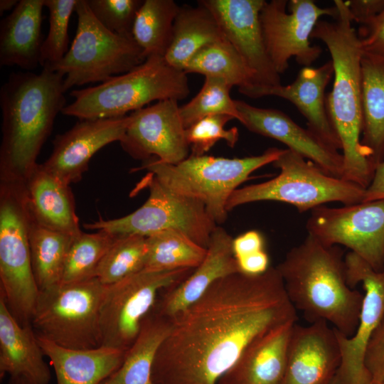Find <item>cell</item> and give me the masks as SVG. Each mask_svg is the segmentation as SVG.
<instances>
[{"label": "cell", "instance_id": "obj_1", "mask_svg": "<svg viewBox=\"0 0 384 384\" xmlns=\"http://www.w3.org/2000/svg\"><path fill=\"white\" fill-rule=\"evenodd\" d=\"M156 354L154 384H218L245 350L270 331L297 321L276 267L215 281L172 318Z\"/></svg>", "mask_w": 384, "mask_h": 384}, {"label": "cell", "instance_id": "obj_2", "mask_svg": "<svg viewBox=\"0 0 384 384\" xmlns=\"http://www.w3.org/2000/svg\"><path fill=\"white\" fill-rule=\"evenodd\" d=\"M338 14L333 21L319 20L311 38L328 48L334 66V82L326 104L331 122L341 144L343 178L366 188L375 169L361 139L363 129L361 56L358 32L353 26L346 1L335 0Z\"/></svg>", "mask_w": 384, "mask_h": 384}, {"label": "cell", "instance_id": "obj_3", "mask_svg": "<svg viewBox=\"0 0 384 384\" xmlns=\"http://www.w3.org/2000/svg\"><path fill=\"white\" fill-rule=\"evenodd\" d=\"M296 310L313 323L324 321L349 337L358 324L363 294L346 280L343 251L307 235L276 267Z\"/></svg>", "mask_w": 384, "mask_h": 384}, {"label": "cell", "instance_id": "obj_4", "mask_svg": "<svg viewBox=\"0 0 384 384\" xmlns=\"http://www.w3.org/2000/svg\"><path fill=\"white\" fill-rule=\"evenodd\" d=\"M64 77L47 68L40 73H12L0 90L1 174L28 178L65 107Z\"/></svg>", "mask_w": 384, "mask_h": 384}, {"label": "cell", "instance_id": "obj_5", "mask_svg": "<svg viewBox=\"0 0 384 384\" xmlns=\"http://www.w3.org/2000/svg\"><path fill=\"white\" fill-rule=\"evenodd\" d=\"M190 90L186 73L160 55H151L130 71L97 85L73 90L72 103L61 113L80 119L119 117L156 100L185 99Z\"/></svg>", "mask_w": 384, "mask_h": 384}, {"label": "cell", "instance_id": "obj_6", "mask_svg": "<svg viewBox=\"0 0 384 384\" xmlns=\"http://www.w3.org/2000/svg\"><path fill=\"white\" fill-rule=\"evenodd\" d=\"M284 151L273 147L260 155L234 159L191 155L176 164L154 157L140 169L149 171L170 190L201 201L211 219L220 224L227 218V203L233 193L253 171L272 164Z\"/></svg>", "mask_w": 384, "mask_h": 384}, {"label": "cell", "instance_id": "obj_7", "mask_svg": "<svg viewBox=\"0 0 384 384\" xmlns=\"http://www.w3.org/2000/svg\"><path fill=\"white\" fill-rule=\"evenodd\" d=\"M0 181V294L19 322L30 324L40 291L31 262L26 181L1 174Z\"/></svg>", "mask_w": 384, "mask_h": 384}, {"label": "cell", "instance_id": "obj_8", "mask_svg": "<svg viewBox=\"0 0 384 384\" xmlns=\"http://www.w3.org/2000/svg\"><path fill=\"white\" fill-rule=\"evenodd\" d=\"M272 164L280 170L279 174L271 180L236 189L228 201V211L263 201L291 204L299 213L330 202L351 205L363 201L366 188L326 174L314 163L288 149Z\"/></svg>", "mask_w": 384, "mask_h": 384}, {"label": "cell", "instance_id": "obj_9", "mask_svg": "<svg viewBox=\"0 0 384 384\" xmlns=\"http://www.w3.org/2000/svg\"><path fill=\"white\" fill-rule=\"evenodd\" d=\"M75 12L78 24L70 48L60 60L43 67L65 77V92L75 86L102 83L146 60L133 38L117 35L97 21L87 0H78Z\"/></svg>", "mask_w": 384, "mask_h": 384}, {"label": "cell", "instance_id": "obj_10", "mask_svg": "<svg viewBox=\"0 0 384 384\" xmlns=\"http://www.w3.org/2000/svg\"><path fill=\"white\" fill-rule=\"evenodd\" d=\"M107 288L95 277L40 292L30 322L36 336L68 348L100 346V315Z\"/></svg>", "mask_w": 384, "mask_h": 384}, {"label": "cell", "instance_id": "obj_11", "mask_svg": "<svg viewBox=\"0 0 384 384\" xmlns=\"http://www.w3.org/2000/svg\"><path fill=\"white\" fill-rule=\"evenodd\" d=\"M149 196L137 210L122 218L85 224L90 230H105L116 235L144 237L167 230L183 233L207 248L217 224L199 201L177 193L152 174L145 180Z\"/></svg>", "mask_w": 384, "mask_h": 384}, {"label": "cell", "instance_id": "obj_12", "mask_svg": "<svg viewBox=\"0 0 384 384\" xmlns=\"http://www.w3.org/2000/svg\"><path fill=\"white\" fill-rule=\"evenodd\" d=\"M193 270H143L107 285L100 315V346L127 351L161 292L181 283Z\"/></svg>", "mask_w": 384, "mask_h": 384}, {"label": "cell", "instance_id": "obj_13", "mask_svg": "<svg viewBox=\"0 0 384 384\" xmlns=\"http://www.w3.org/2000/svg\"><path fill=\"white\" fill-rule=\"evenodd\" d=\"M337 7L322 8L312 0H272L265 1L260 20L266 49L277 72L280 75L295 58L304 67L311 66L320 56L319 46L309 38L320 18H335Z\"/></svg>", "mask_w": 384, "mask_h": 384}, {"label": "cell", "instance_id": "obj_14", "mask_svg": "<svg viewBox=\"0 0 384 384\" xmlns=\"http://www.w3.org/2000/svg\"><path fill=\"white\" fill-rule=\"evenodd\" d=\"M306 228L322 244L343 245L375 271L384 270V200L319 206L311 210Z\"/></svg>", "mask_w": 384, "mask_h": 384}, {"label": "cell", "instance_id": "obj_15", "mask_svg": "<svg viewBox=\"0 0 384 384\" xmlns=\"http://www.w3.org/2000/svg\"><path fill=\"white\" fill-rule=\"evenodd\" d=\"M346 280L364 289L359 321L355 333L347 337L336 331L341 363L333 384H371L365 365L369 341L384 317V270L375 271L363 258L349 252L344 256Z\"/></svg>", "mask_w": 384, "mask_h": 384}, {"label": "cell", "instance_id": "obj_16", "mask_svg": "<svg viewBox=\"0 0 384 384\" xmlns=\"http://www.w3.org/2000/svg\"><path fill=\"white\" fill-rule=\"evenodd\" d=\"M178 101L165 100L132 112L131 122L119 142L132 158L176 164L188 157L190 150Z\"/></svg>", "mask_w": 384, "mask_h": 384}, {"label": "cell", "instance_id": "obj_17", "mask_svg": "<svg viewBox=\"0 0 384 384\" xmlns=\"http://www.w3.org/2000/svg\"><path fill=\"white\" fill-rule=\"evenodd\" d=\"M265 1H198L213 13L225 39L238 53L251 71L253 84L250 87H272L282 84L280 75L275 70L269 57L263 38L260 13Z\"/></svg>", "mask_w": 384, "mask_h": 384}, {"label": "cell", "instance_id": "obj_18", "mask_svg": "<svg viewBox=\"0 0 384 384\" xmlns=\"http://www.w3.org/2000/svg\"><path fill=\"white\" fill-rule=\"evenodd\" d=\"M131 119L129 114L80 119L71 129L55 137L52 153L43 166L66 185L76 183L87 170L97 151L112 142L121 141Z\"/></svg>", "mask_w": 384, "mask_h": 384}, {"label": "cell", "instance_id": "obj_19", "mask_svg": "<svg viewBox=\"0 0 384 384\" xmlns=\"http://www.w3.org/2000/svg\"><path fill=\"white\" fill-rule=\"evenodd\" d=\"M235 103L238 121L249 131L283 143L288 149L314 163L326 174L343 178L342 153L314 132L300 127L280 110L257 107L238 100Z\"/></svg>", "mask_w": 384, "mask_h": 384}, {"label": "cell", "instance_id": "obj_20", "mask_svg": "<svg viewBox=\"0 0 384 384\" xmlns=\"http://www.w3.org/2000/svg\"><path fill=\"white\" fill-rule=\"evenodd\" d=\"M341 363L335 329L324 321L293 325L282 384H333Z\"/></svg>", "mask_w": 384, "mask_h": 384}, {"label": "cell", "instance_id": "obj_21", "mask_svg": "<svg viewBox=\"0 0 384 384\" xmlns=\"http://www.w3.org/2000/svg\"><path fill=\"white\" fill-rule=\"evenodd\" d=\"M334 77L331 60L318 68L303 67L289 85L238 90L250 98L276 96L289 101L307 121V128L341 152V144L329 118L325 90Z\"/></svg>", "mask_w": 384, "mask_h": 384}, {"label": "cell", "instance_id": "obj_22", "mask_svg": "<svg viewBox=\"0 0 384 384\" xmlns=\"http://www.w3.org/2000/svg\"><path fill=\"white\" fill-rule=\"evenodd\" d=\"M231 235L223 228L213 230L203 262L181 283L164 290L153 310L171 319L197 301L218 279L240 272Z\"/></svg>", "mask_w": 384, "mask_h": 384}, {"label": "cell", "instance_id": "obj_23", "mask_svg": "<svg viewBox=\"0 0 384 384\" xmlns=\"http://www.w3.org/2000/svg\"><path fill=\"white\" fill-rule=\"evenodd\" d=\"M31 324H21L0 294V377H21L48 384L50 371Z\"/></svg>", "mask_w": 384, "mask_h": 384}, {"label": "cell", "instance_id": "obj_24", "mask_svg": "<svg viewBox=\"0 0 384 384\" xmlns=\"http://www.w3.org/2000/svg\"><path fill=\"white\" fill-rule=\"evenodd\" d=\"M295 323L284 324L252 342L218 384H282Z\"/></svg>", "mask_w": 384, "mask_h": 384}, {"label": "cell", "instance_id": "obj_25", "mask_svg": "<svg viewBox=\"0 0 384 384\" xmlns=\"http://www.w3.org/2000/svg\"><path fill=\"white\" fill-rule=\"evenodd\" d=\"M44 0H20L0 23V65L31 70L41 65Z\"/></svg>", "mask_w": 384, "mask_h": 384}, {"label": "cell", "instance_id": "obj_26", "mask_svg": "<svg viewBox=\"0 0 384 384\" xmlns=\"http://www.w3.org/2000/svg\"><path fill=\"white\" fill-rule=\"evenodd\" d=\"M26 186L29 210L35 222L74 238L82 233L70 186L38 164L26 180Z\"/></svg>", "mask_w": 384, "mask_h": 384}, {"label": "cell", "instance_id": "obj_27", "mask_svg": "<svg viewBox=\"0 0 384 384\" xmlns=\"http://www.w3.org/2000/svg\"><path fill=\"white\" fill-rule=\"evenodd\" d=\"M37 339L54 368L57 384H99L120 366L126 353L105 346L72 349Z\"/></svg>", "mask_w": 384, "mask_h": 384}, {"label": "cell", "instance_id": "obj_28", "mask_svg": "<svg viewBox=\"0 0 384 384\" xmlns=\"http://www.w3.org/2000/svg\"><path fill=\"white\" fill-rule=\"evenodd\" d=\"M363 129L361 142L375 169L384 159V54L361 56Z\"/></svg>", "mask_w": 384, "mask_h": 384}, {"label": "cell", "instance_id": "obj_29", "mask_svg": "<svg viewBox=\"0 0 384 384\" xmlns=\"http://www.w3.org/2000/svg\"><path fill=\"white\" fill-rule=\"evenodd\" d=\"M213 13L201 3L180 7L170 46L164 55L171 66L183 70L190 60L204 47L225 39Z\"/></svg>", "mask_w": 384, "mask_h": 384}, {"label": "cell", "instance_id": "obj_30", "mask_svg": "<svg viewBox=\"0 0 384 384\" xmlns=\"http://www.w3.org/2000/svg\"><path fill=\"white\" fill-rule=\"evenodd\" d=\"M170 327V319L152 309L144 319L120 366L99 384H154L152 369L156 354Z\"/></svg>", "mask_w": 384, "mask_h": 384}, {"label": "cell", "instance_id": "obj_31", "mask_svg": "<svg viewBox=\"0 0 384 384\" xmlns=\"http://www.w3.org/2000/svg\"><path fill=\"white\" fill-rule=\"evenodd\" d=\"M74 238L43 227L31 217L29 231L31 262L40 292L61 283L67 255Z\"/></svg>", "mask_w": 384, "mask_h": 384}, {"label": "cell", "instance_id": "obj_32", "mask_svg": "<svg viewBox=\"0 0 384 384\" xmlns=\"http://www.w3.org/2000/svg\"><path fill=\"white\" fill-rule=\"evenodd\" d=\"M180 6L173 0H145L139 9L132 37L144 57H164L171 42Z\"/></svg>", "mask_w": 384, "mask_h": 384}, {"label": "cell", "instance_id": "obj_33", "mask_svg": "<svg viewBox=\"0 0 384 384\" xmlns=\"http://www.w3.org/2000/svg\"><path fill=\"white\" fill-rule=\"evenodd\" d=\"M144 270L166 271L195 269L204 260L207 248L177 230H167L146 237Z\"/></svg>", "mask_w": 384, "mask_h": 384}, {"label": "cell", "instance_id": "obj_34", "mask_svg": "<svg viewBox=\"0 0 384 384\" xmlns=\"http://www.w3.org/2000/svg\"><path fill=\"white\" fill-rule=\"evenodd\" d=\"M184 72L219 78L233 87L238 86V90L253 84L251 71L225 38L198 52L188 63Z\"/></svg>", "mask_w": 384, "mask_h": 384}, {"label": "cell", "instance_id": "obj_35", "mask_svg": "<svg viewBox=\"0 0 384 384\" xmlns=\"http://www.w3.org/2000/svg\"><path fill=\"white\" fill-rule=\"evenodd\" d=\"M117 235L105 230L81 233L68 250L62 284L83 281L95 277L96 270Z\"/></svg>", "mask_w": 384, "mask_h": 384}, {"label": "cell", "instance_id": "obj_36", "mask_svg": "<svg viewBox=\"0 0 384 384\" xmlns=\"http://www.w3.org/2000/svg\"><path fill=\"white\" fill-rule=\"evenodd\" d=\"M146 255V237L117 235L100 262L95 277L105 285L115 284L143 270Z\"/></svg>", "mask_w": 384, "mask_h": 384}, {"label": "cell", "instance_id": "obj_37", "mask_svg": "<svg viewBox=\"0 0 384 384\" xmlns=\"http://www.w3.org/2000/svg\"><path fill=\"white\" fill-rule=\"evenodd\" d=\"M232 87L223 80L206 77L198 94L179 107L180 116L186 129L197 121L214 114H228L238 120L235 100L230 96Z\"/></svg>", "mask_w": 384, "mask_h": 384}, {"label": "cell", "instance_id": "obj_38", "mask_svg": "<svg viewBox=\"0 0 384 384\" xmlns=\"http://www.w3.org/2000/svg\"><path fill=\"white\" fill-rule=\"evenodd\" d=\"M78 0H44L49 29L41 46V66L60 60L68 50V25Z\"/></svg>", "mask_w": 384, "mask_h": 384}, {"label": "cell", "instance_id": "obj_39", "mask_svg": "<svg viewBox=\"0 0 384 384\" xmlns=\"http://www.w3.org/2000/svg\"><path fill=\"white\" fill-rule=\"evenodd\" d=\"M228 114H214L206 117L186 129V136L193 156H202L208 151L215 144L224 140L234 147L239 138L237 127L226 129L225 126L234 119Z\"/></svg>", "mask_w": 384, "mask_h": 384}, {"label": "cell", "instance_id": "obj_40", "mask_svg": "<svg viewBox=\"0 0 384 384\" xmlns=\"http://www.w3.org/2000/svg\"><path fill=\"white\" fill-rule=\"evenodd\" d=\"M97 21L110 31L133 38L132 29L141 0H87Z\"/></svg>", "mask_w": 384, "mask_h": 384}, {"label": "cell", "instance_id": "obj_41", "mask_svg": "<svg viewBox=\"0 0 384 384\" xmlns=\"http://www.w3.org/2000/svg\"><path fill=\"white\" fill-rule=\"evenodd\" d=\"M365 365L372 384H384V317L368 345Z\"/></svg>", "mask_w": 384, "mask_h": 384}, {"label": "cell", "instance_id": "obj_42", "mask_svg": "<svg viewBox=\"0 0 384 384\" xmlns=\"http://www.w3.org/2000/svg\"><path fill=\"white\" fill-rule=\"evenodd\" d=\"M364 52L384 54V10L358 32Z\"/></svg>", "mask_w": 384, "mask_h": 384}, {"label": "cell", "instance_id": "obj_43", "mask_svg": "<svg viewBox=\"0 0 384 384\" xmlns=\"http://www.w3.org/2000/svg\"><path fill=\"white\" fill-rule=\"evenodd\" d=\"M346 3L353 21L361 26L369 24L384 10V0H350Z\"/></svg>", "mask_w": 384, "mask_h": 384}, {"label": "cell", "instance_id": "obj_44", "mask_svg": "<svg viewBox=\"0 0 384 384\" xmlns=\"http://www.w3.org/2000/svg\"><path fill=\"white\" fill-rule=\"evenodd\" d=\"M265 250V240L257 230H250L233 240V251L235 260Z\"/></svg>", "mask_w": 384, "mask_h": 384}, {"label": "cell", "instance_id": "obj_45", "mask_svg": "<svg viewBox=\"0 0 384 384\" xmlns=\"http://www.w3.org/2000/svg\"><path fill=\"white\" fill-rule=\"evenodd\" d=\"M240 272L247 275H258L266 272L270 259L265 250L236 260Z\"/></svg>", "mask_w": 384, "mask_h": 384}, {"label": "cell", "instance_id": "obj_46", "mask_svg": "<svg viewBox=\"0 0 384 384\" xmlns=\"http://www.w3.org/2000/svg\"><path fill=\"white\" fill-rule=\"evenodd\" d=\"M384 200V159L376 166L362 202Z\"/></svg>", "mask_w": 384, "mask_h": 384}, {"label": "cell", "instance_id": "obj_47", "mask_svg": "<svg viewBox=\"0 0 384 384\" xmlns=\"http://www.w3.org/2000/svg\"><path fill=\"white\" fill-rule=\"evenodd\" d=\"M19 1L18 0H1L0 1V14L13 10L18 4Z\"/></svg>", "mask_w": 384, "mask_h": 384}, {"label": "cell", "instance_id": "obj_48", "mask_svg": "<svg viewBox=\"0 0 384 384\" xmlns=\"http://www.w3.org/2000/svg\"><path fill=\"white\" fill-rule=\"evenodd\" d=\"M9 384H32V383L23 378L15 377V378H10Z\"/></svg>", "mask_w": 384, "mask_h": 384}, {"label": "cell", "instance_id": "obj_49", "mask_svg": "<svg viewBox=\"0 0 384 384\" xmlns=\"http://www.w3.org/2000/svg\"><path fill=\"white\" fill-rule=\"evenodd\" d=\"M372 384V383H371Z\"/></svg>", "mask_w": 384, "mask_h": 384}]
</instances>
